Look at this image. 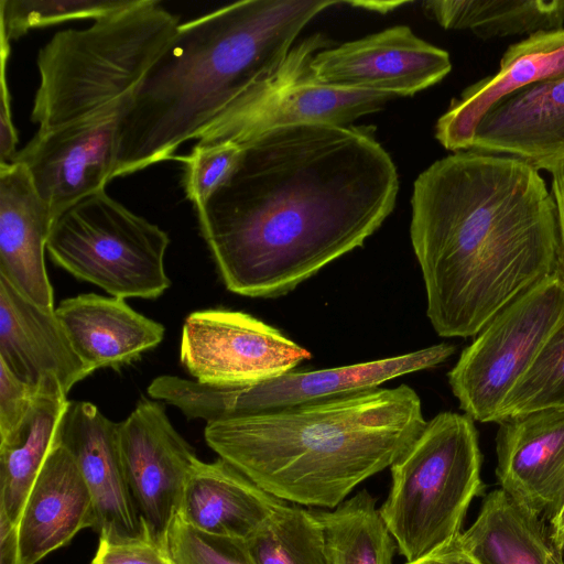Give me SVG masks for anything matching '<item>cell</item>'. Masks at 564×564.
<instances>
[{
  "mask_svg": "<svg viewBox=\"0 0 564 564\" xmlns=\"http://www.w3.org/2000/svg\"><path fill=\"white\" fill-rule=\"evenodd\" d=\"M239 159L196 214L226 288L285 294L364 245L393 210L395 165L348 126L274 128L240 144Z\"/></svg>",
  "mask_w": 564,
  "mask_h": 564,
  "instance_id": "obj_1",
  "label": "cell"
},
{
  "mask_svg": "<svg viewBox=\"0 0 564 564\" xmlns=\"http://www.w3.org/2000/svg\"><path fill=\"white\" fill-rule=\"evenodd\" d=\"M410 236L426 315L442 337L476 336L501 310L560 271L554 199L520 159L464 150L415 180Z\"/></svg>",
  "mask_w": 564,
  "mask_h": 564,
  "instance_id": "obj_2",
  "label": "cell"
},
{
  "mask_svg": "<svg viewBox=\"0 0 564 564\" xmlns=\"http://www.w3.org/2000/svg\"><path fill=\"white\" fill-rule=\"evenodd\" d=\"M337 0H245L181 23L118 120L112 178L175 159L231 104L273 77Z\"/></svg>",
  "mask_w": 564,
  "mask_h": 564,
  "instance_id": "obj_3",
  "label": "cell"
},
{
  "mask_svg": "<svg viewBox=\"0 0 564 564\" xmlns=\"http://www.w3.org/2000/svg\"><path fill=\"white\" fill-rule=\"evenodd\" d=\"M425 424L417 393L401 384L210 421L204 436L220 458L265 492L329 510L390 467Z\"/></svg>",
  "mask_w": 564,
  "mask_h": 564,
  "instance_id": "obj_4",
  "label": "cell"
},
{
  "mask_svg": "<svg viewBox=\"0 0 564 564\" xmlns=\"http://www.w3.org/2000/svg\"><path fill=\"white\" fill-rule=\"evenodd\" d=\"M180 25L159 1L134 0L87 29L57 32L36 59L31 120L37 131L93 117L133 96Z\"/></svg>",
  "mask_w": 564,
  "mask_h": 564,
  "instance_id": "obj_5",
  "label": "cell"
},
{
  "mask_svg": "<svg viewBox=\"0 0 564 564\" xmlns=\"http://www.w3.org/2000/svg\"><path fill=\"white\" fill-rule=\"evenodd\" d=\"M474 420L442 412L389 467L391 485L379 507L405 564L431 555L462 533L467 510L484 489Z\"/></svg>",
  "mask_w": 564,
  "mask_h": 564,
  "instance_id": "obj_6",
  "label": "cell"
},
{
  "mask_svg": "<svg viewBox=\"0 0 564 564\" xmlns=\"http://www.w3.org/2000/svg\"><path fill=\"white\" fill-rule=\"evenodd\" d=\"M169 245L158 225L101 189L54 220L46 250L55 264L112 296L156 299L171 285L164 268Z\"/></svg>",
  "mask_w": 564,
  "mask_h": 564,
  "instance_id": "obj_7",
  "label": "cell"
},
{
  "mask_svg": "<svg viewBox=\"0 0 564 564\" xmlns=\"http://www.w3.org/2000/svg\"><path fill=\"white\" fill-rule=\"evenodd\" d=\"M456 348L442 343L405 355L336 368L289 371L247 387H215L176 376H159L148 387L152 399L206 422L288 410L378 388L411 372L433 368Z\"/></svg>",
  "mask_w": 564,
  "mask_h": 564,
  "instance_id": "obj_8",
  "label": "cell"
},
{
  "mask_svg": "<svg viewBox=\"0 0 564 564\" xmlns=\"http://www.w3.org/2000/svg\"><path fill=\"white\" fill-rule=\"evenodd\" d=\"M564 313V279L556 272L501 310L466 347L448 383L465 414L497 422L505 399L533 362Z\"/></svg>",
  "mask_w": 564,
  "mask_h": 564,
  "instance_id": "obj_9",
  "label": "cell"
},
{
  "mask_svg": "<svg viewBox=\"0 0 564 564\" xmlns=\"http://www.w3.org/2000/svg\"><path fill=\"white\" fill-rule=\"evenodd\" d=\"M329 46L330 41L318 33L293 46L279 72L231 104L199 134L197 142L240 144L261 132L301 123L346 126L379 111L398 97L316 83L310 64Z\"/></svg>",
  "mask_w": 564,
  "mask_h": 564,
  "instance_id": "obj_10",
  "label": "cell"
},
{
  "mask_svg": "<svg viewBox=\"0 0 564 564\" xmlns=\"http://www.w3.org/2000/svg\"><path fill=\"white\" fill-rule=\"evenodd\" d=\"M310 358L280 330L242 312L196 311L182 329L181 361L195 381L208 386H253Z\"/></svg>",
  "mask_w": 564,
  "mask_h": 564,
  "instance_id": "obj_11",
  "label": "cell"
},
{
  "mask_svg": "<svg viewBox=\"0 0 564 564\" xmlns=\"http://www.w3.org/2000/svg\"><path fill=\"white\" fill-rule=\"evenodd\" d=\"M132 96L93 117L40 132L13 161L28 171L54 220L89 195L106 189L117 163L118 120ZM12 161V162H13Z\"/></svg>",
  "mask_w": 564,
  "mask_h": 564,
  "instance_id": "obj_12",
  "label": "cell"
},
{
  "mask_svg": "<svg viewBox=\"0 0 564 564\" xmlns=\"http://www.w3.org/2000/svg\"><path fill=\"white\" fill-rule=\"evenodd\" d=\"M124 478L142 525L163 541L187 476L198 459L162 404L143 400L118 423Z\"/></svg>",
  "mask_w": 564,
  "mask_h": 564,
  "instance_id": "obj_13",
  "label": "cell"
},
{
  "mask_svg": "<svg viewBox=\"0 0 564 564\" xmlns=\"http://www.w3.org/2000/svg\"><path fill=\"white\" fill-rule=\"evenodd\" d=\"M322 85L412 96L440 83L452 69L449 54L397 25L319 51L310 64Z\"/></svg>",
  "mask_w": 564,
  "mask_h": 564,
  "instance_id": "obj_14",
  "label": "cell"
},
{
  "mask_svg": "<svg viewBox=\"0 0 564 564\" xmlns=\"http://www.w3.org/2000/svg\"><path fill=\"white\" fill-rule=\"evenodd\" d=\"M58 441L72 453L91 494L99 539L121 541L151 534L133 505L118 444V423L86 401H68Z\"/></svg>",
  "mask_w": 564,
  "mask_h": 564,
  "instance_id": "obj_15",
  "label": "cell"
},
{
  "mask_svg": "<svg viewBox=\"0 0 564 564\" xmlns=\"http://www.w3.org/2000/svg\"><path fill=\"white\" fill-rule=\"evenodd\" d=\"M91 494L72 453L58 441L25 500L15 529L0 535L15 564H37L82 530L96 528Z\"/></svg>",
  "mask_w": 564,
  "mask_h": 564,
  "instance_id": "obj_16",
  "label": "cell"
},
{
  "mask_svg": "<svg viewBox=\"0 0 564 564\" xmlns=\"http://www.w3.org/2000/svg\"><path fill=\"white\" fill-rule=\"evenodd\" d=\"M496 476L500 488L541 516L564 489V409L498 422Z\"/></svg>",
  "mask_w": 564,
  "mask_h": 564,
  "instance_id": "obj_17",
  "label": "cell"
},
{
  "mask_svg": "<svg viewBox=\"0 0 564 564\" xmlns=\"http://www.w3.org/2000/svg\"><path fill=\"white\" fill-rule=\"evenodd\" d=\"M564 76V28L541 31L511 44L492 75L453 98L435 127V138L453 152L469 150L484 116L503 99L542 82Z\"/></svg>",
  "mask_w": 564,
  "mask_h": 564,
  "instance_id": "obj_18",
  "label": "cell"
},
{
  "mask_svg": "<svg viewBox=\"0 0 564 564\" xmlns=\"http://www.w3.org/2000/svg\"><path fill=\"white\" fill-rule=\"evenodd\" d=\"M469 150L508 155L538 171L564 166V76L534 84L479 121Z\"/></svg>",
  "mask_w": 564,
  "mask_h": 564,
  "instance_id": "obj_19",
  "label": "cell"
},
{
  "mask_svg": "<svg viewBox=\"0 0 564 564\" xmlns=\"http://www.w3.org/2000/svg\"><path fill=\"white\" fill-rule=\"evenodd\" d=\"M54 217L19 162L0 164V276L39 306L55 311L44 252Z\"/></svg>",
  "mask_w": 564,
  "mask_h": 564,
  "instance_id": "obj_20",
  "label": "cell"
},
{
  "mask_svg": "<svg viewBox=\"0 0 564 564\" xmlns=\"http://www.w3.org/2000/svg\"><path fill=\"white\" fill-rule=\"evenodd\" d=\"M0 362L37 387L47 378L67 394L90 370L76 354L55 311L33 303L0 276Z\"/></svg>",
  "mask_w": 564,
  "mask_h": 564,
  "instance_id": "obj_21",
  "label": "cell"
},
{
  "mask_svg": "<svg viewBox=\"0 0 564 564\" xmlns=\"http://www.w3.org/2000/svg\"><path fill=\"white\" fill-rule=\"evenodd\" d=\"M283 502L225 459H197L185 481L176 514L200 532L247 541Z\"/></svg>",
  "mask_w": 564,
  "mask_h": 564,
  "instance_id": "obj_22",
  "label": "cell"
},
{
  "mask_svg": "<svg viewBox=\"0 0 564 564\" xmlns=\"http://www.w3.org/2000/svg\"><path fill=\"white\" fill-rule=\"evenodd\" d=\"M55 313L91 373L131 364L161 344L165 333L162 324L116 296L79 294L62 301Z\"/></svg>",
  "mask_w": 564,
  "mask_h": 564,
  "instance_id": "obj_23",
  "label": "cell"
},
{
  "mask_svg": "<svg viewBox=\"0 0 564 564\" xmlns=\"http://www.w3.org/2000/svg\"><path fill=\"white\" fill-rule=\"evenodd\" d=\"M66 395L55 378L42 380L22 426L0 442V535L15 529L29 492L56 444L68 404Z\"/></svg>",
  "mask_w": 564,
  "mask_h": 564,
  "instance_id": "obj_24",
  "label": "cell"
},
{
  "mask_svg": "<svg viewBox=\"0 0 564 564\" xmlns=\"http://www.w3.org/2000/svg\"><path fill=\"white\" fill-rule=\"evenodd\" d=\"M457 540L481 564H564L540 514L501 488L484 498L477 518Z\"/></svg>",
  "mask_w": 564,
  "mask_h": 564,
  "instance_id": "obj_25",
  "label": "cell"
},
{
  "mask_svg": "<svg viewBox=\"0 0 564 564\" xmlns=\"http://www.w3.org/2000/svg\"><path fill=\"white\" fill-rule=\"evenodd\" d=\"M423 11L446 30H468L482 40L564 28V0H432Z\"/></svg>",
  "mask_w": 564,
  "mask_h": 564,
  "instance_id": "obj_26",
  "label": "cell"
},
{
  "mask_svg": "<svg viewBox=\"0 0 564 564\" xmlns=\"http://www.w3.org/2000/svg\"><path fill=\"white\" fill-rule=\"evenodd\" d=\"M316 514L324 531L327 564H394L397 544L368 490Z\"/></svg>",
  "mask_w": 564,
  "mask_h": 564,
  "instance_id": "obj_27",
  "label": "cell"
},
{
  "mask_svg": "<svg viewBox=\"0 0 564 564\" xmlns=\"http://www.w3.org/2000/svg\"><path fill=\"white\" fill-rule=\"evenodd\" d=\"M246 544L256 564H327L322 523L299 505L283 502Z\"/></svg>",
  "mask_w": 564,
  "mask_h": 564,
  "instance_id": "obj_28",
  "label": "cell"
},
{
  "mask_svg": "<svg viewBox=\"0 0 564 564\" xmlns=\"http://www.w3.org/2000/svg\"><path fill=\"white\" fill-rule=\"evenodd\" d=\"M544 409H564V313L531 366L505 399L497 423Z\"/></svg>",
  "mask_w": 564,
  "mask_h": 564,
  "instance_id": "obj_29",
  "label": "cell"
},
{
  "mask_svg": "<svg viewBox=\"0 0 564 564\" xmlns=\"http://www.w3.org/2000/svg\"><path fill=\"white\" fill-rule=\"evenodd\" d=\"M134 0H1V36L9 42L52 24L94 21L129 7Z\"/></svg>",
  "mask_w": 564,
  "mask_h": 564,
  "instance_id": "obj_30",
  "label": "cell"
},
{
  "mask_svg": "<svg viewBox=\"0 0 564 564\" xmlns=\"http://www.w3.org/2000/svg\"><path fill=\"white\" fill-rule=\"evenodd\" d=\"M173 564H256L246 541L200 532L176 513L163 536Z\"/></svg>",
  "mask_w": 564,
  "mask_h": 564,
  "instance_id": "obj_31",
  "label": "cell"
},
{
  "mask_svg": "<svg viewBox=\"0 0 564 564\" xmlns=\"http://www.w3.org/2000/svg\"><path fill=\"white\" fill-rule=\"evenodd\" d=\"M240 152L241 147L232 142L196 143L188 155L175 158L184 163L183 187L195 208L225 182Z\"/></svg>",
  "mask_w": 564,
  "mask_h": 564,
  "instance_id": "obj_32",
  "label": "cell"
},
{
  "mask_svg": "<svg viewBox=\"0 0 564 564\" xmlns=\"http://www.w3.org/2000/svg\"><path fill=\"white\" fill-rule=\"evenodd\" d=\"M37 387L15 377L0 362V442L11 438L30 414Z\"/></svg>",
  "mask_w": 564,
  "mask_h": 564,
  "instance_id": "obj_33",
  "label": "cell"
},
{
  "mask_svg": "<svg viewBox=\"0 0 564 564\" xmlns=\"http://www.w3.org/2000/svg\"><path fill=\"white\" fill-rule=\"evenodd\" d=\"M91 564H173L164 542L151 534L111 541L99 539Z\"/></svg>",
  "mask_w": 564,
  "mask_h": 564,
  "instance_id": "obj_34",
  "label": "cell"
},
{
  "mask_svg": "<svg viewBox=\"0 0 564 564\" xmlns=\"http://www.w3.org/2000/svg\"><path fill=\"white\" fill-rule=\"evenodd\" d=\"M10 42L1 36L0 164L11 163L17 153L18 131L13 124L6 68Z\"/></svg>",
  "mask_w": 564,
  "mask_h": 564,
  "instance_id": "obj_35",
  "label": "cell"
},
{
  "mask_svg": "<svg viewBox=\"0 0 564 564\" xmlns=\"http://www.w3.org/2000/svg\"><path fill=\"white\" fill-rule=\"evenodd\" d=\"M551 174V194L554 199L558 241H560V272L564 279V166Z\"/></svg>",
  "mask_w": 564,
  "mask_h": 564,
  "instance_id": "obj_36",
  "label": "cell"
},
{
  "mask_svg": "<svg viewBox=\"0 0 564 564\" xmlns=\"http://www.w3.org/2000/svg\"><path fill=\"white\" fill-rule=\"evenodd\" d=\"M413 564H481L458 542L457 538L431 555Z\"/></svg>",
  "mask_w": 564,
  "mask_h": 564,
  "instance_id": "obj_37",
  "label": "cell"
},
{
  "mask_svg": "<svg viewBox=\"0 0 564 564\" xmlns=\"http://www.w3.org/2000/svg\"><path fill=\"white\" fill-rule=\"evenodd\" d=\"M549 513L550 536L556 547L564 553V489Z\"/></svg>",
  "mask_w": 564,
  "mask_h": 564,
  "instance_id": "obj_38",
  "label": "cell"
},
{
  "mask_svg": "<svg viewBox=\"0 0 564 564\" xmlns=\"http://www.w3.org/2000/svg\"><path fill=\"white\" fill-rule=\"evenodd\" d=\"M405 3L406 2L403 1H343V4L360 7L362 9L378 11L380 13H386Z\"/></svg>",
  "mask_w": 564,
  "mask_h": 564,
  "instance_id": "obj_39",
  "label": "cell"
},
{
  "mask_svg": "<svg viewBox=\"0 0 564 564\" xmlns=\"http://www.w3.org/2000/svg\"><path fill=\"white\" fill-rule=\"evenodd\" d=\"M564 554V553H563Z\"/></svg>",
  "mask_w": 564,
  "mask_h": 564,
  "instance_id": "obj_40",
  "label": "cell"
}]
</instances>
